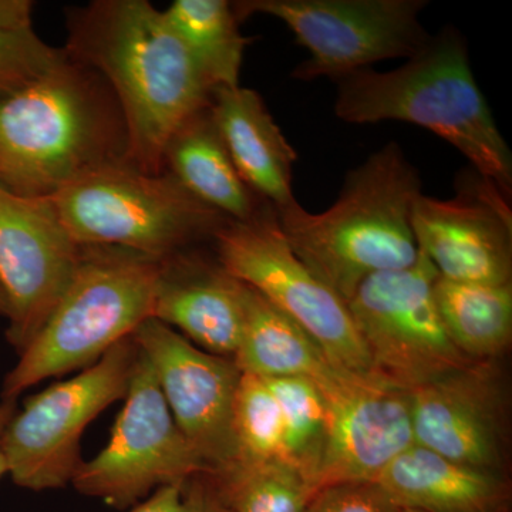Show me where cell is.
Here are the masks:
<instances>
[{"instance_id":"23","label":"cell","mask_w":512,"mask_h":512,"mask_svg":"<svg viewBox=\"0 0 512 512\" xmlns=\"http://www.w3.org/2000/svg\"><path fill=\"white\" fill-rule=\"evenodd\" d=\"M212 92L239 86L245 49L251 39L239 30L237 13L227 0H175L164 10Z\"/></svg>"},{"instance_id":"4","label":"cell","mask_w":512,"mask_h":512,"mask_svg":"<svg viewBox=\"0 0 512 512\" xmlns=\"http://www.w3.org/2000/svg\"><path fill=\"white\" fill-rule=\"evenodd\" d=\"M335 114L350 124L403 121L427 128L511 200L512 156L471 70L466 40L444 29L403 66L336 82Z\"/></svg>"},{"instance_id":"19","label":"cell","mask_w":512,"mask_h":512,"mask_svg":"<svg viewBox=\"0 0 512 512\" xmlns=\"http://www.w3.org/2000/svg\"><path fill=\"white\" fill-rule=\"evenodd\" d=\"M375 483L397 507L423 512H491L504 494L497 473L464 466L416 443Z\"/></svg>"},{"instance_id":"14","label":"cell","mask_w":512,"mask_h":512,"mask_svg":"<svg viewBox=\"0 0 512 512\" xmlns=\"http://www.w3.org/2000/svg\"><path fill=\"white\" fill-rule=\"evenodd\" d=\"M417 248L440 278L470 284H511L510 198L476 171L458 178L448 200L423 195L412 208Z\"/></svg>"},{"instance_id":"18","label":"cell","mask_w":512,"mask_h":512,"mask_svg":"<svg viewBox=\"0 0 512 512\" xmlns=\"http://www.w3.org/2000/svg\"><path fill=\"white\" fill-rule=\"evenodd\" d=\"M210 113L249 190L276 211L293 204V165L298 153L286 140L261 94L242 86L214 90Z\"/></svg>"},{"instance_id":"27","label":"cell","mask_w":512,"mask_h":512,"mask_svg":"<svg viewBox=\"0 0 512 512\" xmlns=\"http://www.w3.org/2000/svg\"><path fill=\"white\" fill-rule=\"evenodd\" d=\"M64 57L32 25H0V100L42 76Z\"/></svg>"},{"instance_id":"12","label":"cell","mask_w":512,"mask_h":512,"mask_svg":"<svg viewBox=\"0 0 512 512\" xmlns=\"http://www.w3.org/2000/svg\"><path fill=\"white\" fill-rule=\"evenodd\" d=\"M82 251L52 201L20 197L0 185V291L8 303L6 338L19 355L62 298Z\"/></svg>"},{"instance_id":"30","label":"cell","mask_w":512,"mask_h":512,"mask_svg":"<svg viewBox=\"0 0 512 512\" xmlns=\"http://www.w3.org/2000/svg\"><path fill=\"white\" fill-rule=\"evenodd\" d=\"M32 10L30 0H0V25H32Z\"/></svg>"},{"instance_id":"2","label":"cell","mask_w":512,"mask_h":512,"mask_svg":"<svg viewBox=\"0 0 512 512\" xmlns=\"http://www.w3.org/2000/svg\"><path fill=\"white\" fill-rule=\"evenodd\" d=\"M119 104L93 70L64 57L0 100V185L55 197L80 178L126 161Z\"/></svg>"},{"instance_id":"13","label":"cell","mask_w":512,"mask_h":512,"mask_svg":"<svg viewBox=\"0 0 512 512\" xmlns=\"http://www.w3.org/2000/svg\"><path fill=\"white\" fill-rule=\"evenodd\" d=\"M131 338L156 370L178 429L214 473L237 463L234 403L242 372L229 357L212 355L154 318Z\"/></svg>"},{"instance_id":"5","label":"cell","mask_w":512,"mask_h":512,"mask_svg":"<svg viewBox=\"0 0 512 512\" xmlns=\"http://www.w3.org/2000/svg\"><path fill=\"white\" fill-rule=\"evenodd\" d=\"M163 259L127 249L83 247L72 281L3 382L2 399L87 369L151 318Z\"/></svg>"},{"instance_id":"6","label":"cell","mask_w":512,"mask_h":512,"mask_svg":"<svg viewBox=\"0 0 512 512\" xmlns=\"http://www.w3.org/2000/svg\"><path fill=\"white\" fill-rule=\"evenodd\" d=\"M49 200L79 247L127 249L154 259L214 239L231 221L167 171L148 174L127 161L93 171Z\"/></svg>"},{"instance_id":"15","label":"cell","mask_w":512,"mask_h":512,"mask_svg":"<svg viewBox=\"0 0 512 512\" xmlns=\"http://www.w3.org/2000/svg\"><path fill=\"white\" fill-rule=\"evenodd\" d=\"M318 389L328 409V434L315 493L333 484L375 483L394 458L413 446L406 390L346 373Z\"/></svg>"},{"instance_id":"25","label":"cell","mask_w":512,"mask_h":512,"mask_svg":"<svg viewBox=\"0 0 512 512\" xmlns=\"http://www.w3.org/2000/svg\"><path fill=\"white\" fill-rule=\"evenodd\" d=\"M214 477L232 512H303L313 495L305 477L284 461L234 464Z\"/></svg>"},{"instance_id":"32","label":"cell","mask_w":512,"mask_h":512,"mask_svg":"<svg viewBox=\"0 0 512 512\" xmlns=\"http://www.w3.org/2000/svg\"><path fill=\"white\" fill-rule=\"evenodd\" d=\"M0 315L8 318V303H6L5 295L0 291Z\"/></svg>"},{"instance_id":"33","label":"cell","mask_w":512,"mask_h":512,"mask_svg":"<svg viewBox=\"0 0 512 512\" xmlns=\"http://www.w3.org/2000/svg\"><path fill=\"white\" fill-rule=\"evenodd\" d=\"M400 512H423V511H416V510H402Z\"/></svg>"},{"instance_id":"11","label":"cell","mask_w":512,"mask_h":512,"mask_svg":"<svg viewBox=\"0 0 512 512\" xmlns=\"http://www.w3.org/2000/svg\"><path fill=\"white\" fill-rule=\"evenodd\" d=\"M124 400L109 444L73 477L79 493L127 510L164 485L214 473L178 429L156 370L140 349Z\"/></svg>"},{"instance_id":"20","label":"cell","mask_w":512,"mask_h":512,"mask_svg":"<svg viewBox=\"0 0 512 512\" xmlns=\"http://www.w3.org/2000/svg\"><path fill=\"white\" fill-rule=\"evenodd\" d=\"M163 164L164 171L192 197L228 220L247 222L268 204L242 181L212 120L210 106L177 128L164 148Z\"/></svg>"},{"instance_id":"28","label":"cell","mask_w":512,"mask_h":512,"mask_svg":"<svg viewBox=\"0 0 512 512\" xmlns=\"http://www.w3.org/2000/svg\"><path fill=\"white\" fill-rule=\"evenodd\" d=\"M130 512L232 511L222 497L214 473H202L158 488Z\"/></svg>"},{"instance_id":"16","label":"cell","mask_w":512,"mask_h":512,"mask_svg":"<svg viewBox=\"0 0 512 512\" xmlns=\"http://www.w3.org/2000/svg\"><path fill=\"white\" fill-rule=\"evenodd\" d=\"M406 392L414 443L497 473L504 458V403L484 363L471 362Z\"/></svg>"},{"instance_id":"26","label":"cell","mask_w":512,"mask_h":512,"mask_svg":"<svg viewBox=\"0 0 512 512\" xmlns=\"http://www.w3.org/2000/svg\"><path fill=\"white\" fill-rule=\"evenodd\" d=\"M237 463L284 461V429L274 394L262 377L242 373L234 403Z\"/></svg>"},{"instance_id":"29","label":"cell","mask_w":512,"mask_h":512,"mask_svg":"<svg viewBox=\"0 0 512 512\" xmlns=\"http://www.w3.org/2000/svg\"><path fill=\"white\" fill-rule=\"evenodd\" d=\"M389 495L372 481L342 483L320 488L303 512H400Z\"/></svg>"},{"instance_id":"31","label":"cell","mask_w":512,"mask_h":512,"mask_svg":"<svg viewBox=\"0 0 512 512\" xmlns=\"http://www.w3.org/2000/svg\"><path fill=\"white\" fill-rule=\"evenodd\" d=\"M16 412H18L16 399H2L0 402V478L8 474V464H6L5 454H3V434Z\"/></svg>"},{"instance_id":"21","label":"cell","mask_w":512,"mask_h":512,"mask_svg":"<svg viewBox=\"0 0 512 512\" xmlns=\"http://www.w3.org/2000/svg\"><path fill=\"white\" fill-rule=\"evenodd\" d=\"M244 306V332L232 357L242 373L264 379L303 377L318 387L342 375L305 330L245 284Z\"/></svg>"},{"instance_id":"9","label":"cell","mask_w":512,"mask_h":512,"mask_svg":"<svg viewBox=\"0 0 512 512\" xmlns=\"http://www.w3.org/2000/svg\"><path fill=\"white\" fill-rule=\"evenodd\" d=\"M138 346L120 340L80 375L29 397L3 434V454L13 483L33 491L72 483L82 466L80 439L103 410L124 399Z\"/></svg>"},{"instance_id":"7","label":"cell","mask_w":512,"mask_h":512,"mask_svg":"<svg viewBox=\"0 0 512 512\" xmlns=\"http://www.w3.org/2000/svg\"><path fill=\"white\" fill-rule=\"evenodd\" d=\"M212 242L222 269L305 330L336 369L380 382L348 305L295 255L271 204L247 222L228 221Z\"/></svg>"},{"instance_id":"22","label":"cell","mask_w":512,"mask_h":512,"mask_svg":"<svg viewBox=\"0 0 512 512\" xmlns=\"http://www.w3.org/2000/svg\"><path fill=\"white\" fill-rule=\"evenodd\" d=\"M434 299L448 338L468 359L501 355L512 338V285L437 279Z\"/></svg>"},{"instance_id":"3","label":"cell","mask_w":512,"mask_h":512,"mask_svg":"<svg viewBox=\"0 0 512 512\" xmlns=\"http://www.w3.org/2000/svg\"><path fill=\"white\" fill-rule=\"evenodd\" d=\"M419 171L390 141L346 175L338 200L312 214L298 201L276 211L295 255L348 302L367 278L416 264L412 208Z\"/></svg>"},{"instance_id":"10","label":"cell","mask_w":512,"mask_h":512,"mask_svg":"<svg viewBox=\"0 0 512 512\" xmlns=\"http://www.w3.org/2000/svg\"><path fill=\"white\" fill-rule=\"evenodd\" d=\"M437 279L420 252L409 268L367 278L346 302L380 382L410 390L474 362L448 338L434 299Z\"/></svg>"},{"instance_id":"8","label":"cell","mask_w":512,"mask_h":512,"mask_svg":"<svg viewBox=\"0 0 512 512\" xmlns=\"http://www.w3.org/2000/svg\"><path fill=\"white\" fill-rule=\"evenodd\" d=\"M426 0H241L238 19L266 15L282 20L309 57L293 79L338 80L387 59H410L430 35L420 22Z\"/></svg>"},{"instance_id":"1","label":"cell","mask_w":512,"mask_h":512,"mask_svg":"<svg viewBox=\"0 0 512 512\" xmlns=\"http://www.w3.org/2000/svg\"><path fill=\"white\" fill-rule=\"evenodd\" d=\"M67 28L64 53L99 74L119 104L127 163L164 173L167 141L212 96L164 10L147 0H96L70 10Z\"/></svg>"},{"instance_id":"17","label":"cell","mask_w":512,"mask_h":512,"mask_svg":"<svg viewBox=\"0 0 512 512\" xmlns=\"http://www.w3.org/2000/svg\"><path fill=\"white\" fill-rule=\"evenodd\" d=\"M151 318L177 326L205 352L235 356L244 332V284L184 252L163 259Z\"/></svg>"},{"instance_id":"24","label":"cell","mask_w":512,"mask_h":512,"mask_svg":"<svg viewBox=\"0 0 512 512\" xmlns=\"http://www.w3.org/2000/svg\"><path fill=\"white\" fill-rule=\"evenodd\" d=\"M264 380L281 410L285 463L298 470L313 491L328 434V409L322 393L303 377Z\"/></svg>"}]
</instances>
